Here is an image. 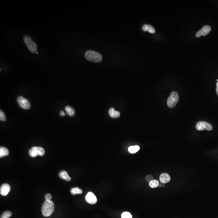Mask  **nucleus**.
<instances>
[{"label":"nucleus","instance_id":"f257e3e1","mask_svg":"<svg viewBox=\"0 0 218 218\" xmlns=\"http://www.w3.org/2000/svg\"><path fill=\"white\" fill-rule=\"evenodd\" d=\"M54 204L52 201L51 200H46L42 206V214L45 217L49 216L54 212Z\"/></svg>","mask_w":218,"mask_h":218},{"label":"nucleus","instance_id":"f03ea898","mask_svg":"<svg viewBox=\"0 0 218 218\" xmlns=\"http://www.w3.org/2000/svg\"><path fill=\"white\" fill-rule=\"evenodd\" d=\"M84 56L88 61L93 62H100L102 60V56L100 54L91 50L87 51L85 52Z\"/></svg>","mask_w":218,"mask_h":218},{"label":"nucleus","instance_id":"7ed1b4c3","mask_svg":"<svg viewBox=\"0 0 218 218\" xmlns=\"http://www.w3.org/2000/svg\"><path fill=\"white\" fill-rule=\"evenodd\" d=\"M24 41L30 51L32 53L36 52L37 50V45L35 42L32 40L31 37L29 36H24Z\"/></svg>","mask_w":218,"mask_h":218},{"label":"nucleus","instance_id":"20e7f679","mask_svg":"<svg viewBox=\"0 0 218 218\" xmlns=\"http://www.w3.org/2000/svg\"><path fill=\"white\" fill-rule=\"evenodd\" d=\"M179 97L178 93L176 92H173L170 93L167 100L168 106L169 108H174L178 102Z\"/></svg>","mask_w":218,"mask_h":218},{"label":"nucleus","instance_id":"39448f33","mask_svg":"<svg viewBox=\"0 0 218 218\" xmlns=\"http://www.w3.org/2000/svg\"><path fill=\"white\" fill-rule=\"evenodd\" d=\"M29 155L32 157H35L38 156H44L45 154V151L43 148L40 147H34L29 150Z\"/></svg>","mask_w":218,"mask_h":218},{"label":"nucleus","instance_id":"423d86ee","mask_svg":"<svg viewBox=\"0 0 218 218\" xmlns=\"http://www.w3.org/2000/svg\"><path fill=\"white\" fill-rule=\"evenodd\" d=\"M196 129L198 130H207L210 131L213 129L212 125L205 121H200L197 123Z\"/></svg>","mask_w":218,"mask_h":218},{"label":"nucleus","instance_id":"0eeeda50","mask_svg":"<svg viewBox=\"0 0 218 218\" xmlns=\"http://www.w3.org/2000/svg\"><path fill=\"white\" fill-rule=\"evenodd\" d=\"M17 103L19 106L25 110H28L30 108V103L28 100L23 97H19L17 98Z\"/></svg>","mask_w":218,"mask_h":218},{"label":"nucleus","instance_id":"6e6552de","mask_svg":"<svg viewBox=\"0 0 218 218\" xmlns=\"http://www.w3.org/2000/svg\"><path fill=\"white\" fill-rule=\"evenodd\" d=\"M211 27L209 25H205L202 28L201 30H200L195 34V36L197 38L200 37L201 35L205 36L211 31Z\"/></svg>","mask_w":218,"mask_h":218},{"label":"nucleus","instance_id":"1a4fd4ad","mask_svg":"<svg viewBox=\"0 0 218 218\" xmlns=\"http://www.w3.org/2000/svg\"><path fill=\"white\" fill-rule=\"evenodd\" d=\"M86 201L89 204H94L97 203V198L93 192H89L85 197Z\"/></svg>","mask_w":218,"mask_h":218},{"label":"nucleus","instance_id":"9d476101","mask_svg":"<svg viewBox=\"0 0 218 218\" xmlns=\"http://www.w3.org/2000/svg\"><path fill=\"white\" fill-rule=\"evenodd\" d=\"M10 190V186L9 184H3L1 187L0 193L3 196H6L9 193Z\"/></svg>","mask_w":218,"mask_h":218},{"label":"nucleus","instance_id":"9b49d317","mask_svg":"<svg viewBox=\"0 0 218 218\" xmlns=\"http://www.w3.org/2000/svg\"><path fill=\"white\" fill-rule=\"evenodd\" d=\"M170 180V176L166 173L161 174L160 176V181L162 183H166L169 182Z\"/></svg>","mask_w":218,"mask_h":218},{"label":"nucleus","instance_id":"f8f14e48","mask_svg":"<svg viewBox=\"0 0 218 218\" xmlns=\"http://www.w3.org/2000/svg\"><path fill=\"white\" fill-rule=\"evenodd\" d=\"M142 30L143 31H145V32L148 31L151 34L155 33L156 32L155 28H154V27L152 25L149 24L144 25L142 27Z\"/></svg>","mask_w":218,"mask_h":218},{"label":"nucleus","instance_id":"ddd939ff","mask_svg":"<svg viewBox=\"0 0 218 218\" xmlns=\"http://www.w3.org/2000/svg\"><path fill=\"white\" fill-rule=\"evenodd\" d=\"M59 175L60 178L64 179L66 181H70L71 179L70 177L68 175V173L64 170H62V171L60 172L59 173Z\"/></svg>","mask_w":218,"mask_h":218},{"label":"nucleus","instance_id":"4468645a","mask_svg":"<svg viewBox=\"0 0 218 218\" xmlns=\"http://www.w3.org/2000/svg\"><path fill=\"white\" fill-rule=\"evenodd\" d=\"M108 113L110 116L112 118H118L120 116V113L118 111L115 110L114 108H111L109 110Z\"/></svg>","mask_w":218,"mask_h":218},{"label":"nucleus","instance_id":"2eb2a0df","mask_svg":"<svg viewBox=\"0 0 218 218\" xmlns=\"http://www.w3.org/2000/svg\"><path fill=\"white\" fill-rule=\"evenodd\" d=\"M9 154V151L5 147H1L0 148V157H3L8 156Z\"/></svg>","mask_w":218,"mask_h":218},{"label":"nucleus","instance_id":"dca6fc26","mask_svg":"<svg viewBox=\"0 0 218 218\" xmlns=\"http://www.w3.org/2000/svg\"><path fill=\"white\" fill-rule=\"evenodd\" d=\"M70 192L73 195L77 194H82V191L78 187H76L72 188L70 190Z\"/></svg>","mask_w":218,"mask_h":218},{"label":"nucleus","instance_id":"f3484780","mask_svg":"<svg viewBox=\"0 0 218 218\" xmlns=\"http://www.w3.org/2000/svg\"><path fill=\"white\" fill-rule=\"evenodd\" d=\"M65 110L67 112V114L69 116H73L75 114V110L73 108L70 106H67L65 107Z\"/></svg>","mask_w":218,"mask_h":218},{"label":"nucleus","instance_id":"a211bd4d","mask_svg":"<svg viewBox=\"0 0 218 218\" xmlns=\"http://www.w3.org/2000/svg\"><path fill=\"white\" fill-rule=\"evenodd\" d=\"M140 149V147L138 146H130L128 149L129 152L131 154H135Z\"/></svg>","mask_w":218,"mask_h":218},{"label":"nucleus","instance_id":"6ab92c4d","mask_svg":"<svg viewBox=\"0 0 218 218\" xmlns=\"http://www.w3.org/2000/svg\"><path fill=\"white\" fill-rule=\"evenodd\" d=\"M159 185V181L157 180H153L149 183V186L152 188H155Z\"/></svg>","mask_w":218,"mask_h":218},{"label":"nucleus","instance_id":"aec40b11","mask_svg":"<svg viewBox=\"0 0 218 218\" xmlns=\"http://www.w3.org/2000/svg\"><path fill=\"white\" fill-rule=\"evenodd\" d=\"M12 216V213L10 211H7L3 213L1 218H9Z\"/></svg>","mask_w":218,"mask_h":218},{"label":"nucleus","instance_id":"412c9836","mask_svg":"<svg viewBox=\"0 0 218 218\" xmlns=\"http://www.w3.org/2000/svg\"><path fill=\"white\" fill-rule=\"evenodd\" d=\"M121 218H133L131 214L129 212H125L122 213Z\"/></svg>","mask_w":218,"mask_h":218},{"label":"nucleus","instance_id":"4be33fe9","mask_svg":"<svg viewBox=\"0 0 218 218\" xmlns=\"http://www.w3.org/2000/svg\"><path fill=\"white\" fill-rule=\"evenodd\" d=\"M0 120L2 121H6L5 115L1 110L0 111Z\"/></svg>","mask_w":218,"mask_h":218},{"label":"nucleus","instance_id":"5701e85b","mask_svg":"<svg viewBox=\"0 0 218 218\" xmlns=\"http://www.w3.org/2000/svg\"><path fill=\"white\" fill-rule=\"evenodd\" d=\"M146 181L147 182L149 183L150 181H151L152 180H153V176H152V175H147L146 176Z\"/></svg>","mask_w":218,"mask_h":218},{"label":"nucleus","instance_id":"b1692460","mask_svg":"<svg viewBox=\"0 0 218 218\" xmlns=\"http://www.w3.org/2000/svg\"><path fill=\"white\" fill-rule=\"evenodd\" d=\"M46 200H51L52 199V195L49 194H47L45 196Z\"/></svg>","mask_w":218,"mask_h":218},{"label":"nucleus","instance_id":"393cba45","mask_svg":"<svg viewBox=\"0 0 218 218\" xmlns=\"http://www.w3.org/2000/svg\"><path fill=\"white\" fill-rule=\"evenodd\" d=\"M60 114L61 116H64L65 115V112L64 111H61L60 112Z\"/></svg>","mask_w":218,"mask_h":218},{"label":"nucleus","instance_id":"a878e982","mask_svg":"<svg viewBox=\"0 0 218 218\" xmlns=\"http://www.w3.org/2000/svg\"><path fill=\"white\" fill-rule=\"evenodd\" d=\"M216 94H217V95L218 96V82H217L216 84Z\"/></svg>","mask_w":218,"mask_h":218},{"label":"nucleus","instance_id":"bb28decb","mask_svg":"<svg viewBox=\"0 0 218 218\" xmlns=\"http://www.w3.org/2000/svg\"><path fill=\"white\" fill-rule=\"evenodd\" d=\"M216 81H217V82H218V79H217V80H216Z\"/></svg>","mask_w":218,"mask_h":218}]
</instances>
